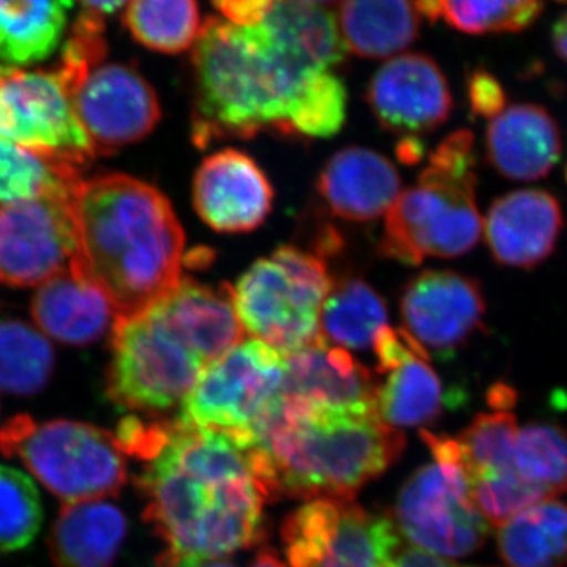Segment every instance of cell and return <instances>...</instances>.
<instances>
[{
	"instance_id": "6da1fadb",
	"label": "cell",
	"mask_w": 567,
	"mask_h": 567,
	"mask_svg": "<svg viewBox=\"0 0 567 567\" xmlns=\"http://www.w3.org/2000/svg\"><path fill=\"white\" fill-rule=\"evenodd\" d=\"M346 52L330 11L292 0H278L259 24L208 18L193 47L194 144L207 148L267 130L290 136L306 89Z\"/></svg>"
},
{
	"instance_id": "7a4b0ae2",
	"label": "cell",
	"mask_w": 567,
	"mask_h": 567,
	"mask_svg": "<svg viewBox=\"0 0 567 567\" xmlns=\"http://www.w3.org/2000/svg\"><path fill=\"white\" fill-rule=\"evenodd\" d=\"M145 464L136 486L147 499L144 518L164 544L156 567L221 558L264 540L268 495L245 440L169 421Z\"/></svg>"
},
{
	"instance_id": "3957f363",
	"label": "cell",
	"mask_w": 567,
	"mask_h": 567,
	"mask_svg": "<svg viewBox=\"0 0 567 567\" xmlns=\"http://www.w3.org/2000/svg\"><path fill=\"white\" fill-rule=\"evenodd\" d=\"M71 215L76 252L70 265L106 295L115 320L148 311L181 282L185 234L155 186L123 174L81 181Z\"/></svg>"
},
{
	"instance_id": "277c9868",
	"label": "cell",
	"mask_w": 567,
	"mask_h": 567,
	"mask_svg": "<svg viewBox=\"0 0 567 567\" xmlns=\"http://www.w3.org/2000/svg\"><path fill=\"white\" fill-rule=\"evenodd\" d=\"M268 502L352 496L394 464L405 439L377 416L319 412L281 393L251 431Z\"/></svg>"
},
{
	"instance_id": "5b68a950",
	"label": "cell",
	"mask_w": 567,
	"mask_h": 567,
	"mask_svg": "<svg viewBox=\"0 0 567 567\" xmlns=\"http://www.w3.org/2000/svg\"><path fill=\"white\" fill-rule=\"evenodd\" d=\"M473 134L451 133L429 155V166L386 213L380 252L405 265L425 257L453 259L475 248L483 233L476 207Z\"/></svg>"
},
{
	"instance_id": "8992f818",
	"label": "cell",
	"mask_w": 567,
	"mask_h": 567,
	"mask_svg": "<svg viewBox=\"0 0 567 567\" xmlns=\"http://www.w3.org/2000/svg\"><path fill=\"white\" fill-rule=\"evenodd\" d=\"M331 286L319 256L281 246L235 284V311L245 333L287 357L322 339L320 312Z\"/></svg>"
},
{
	"instance_id": "52a82bcc",
	"label": "cell",
	"mask_w": 567,
	"mask_h": 567,
	"mask_svg": "<svg viewBox=\"0 0 567 567\" xmlns=\"http://www.w3.org/2000/svg\"><path fill=\"white\" fill-rule=\"evenodd\" d=\"M0 451L20 458L66 505L117 495L126 483L128 468L117 439L92 424L11 417L0 429Z\"/></svg>"
},
{
	"instance_id": "ba28073f",
	"label": "cell",
	"mask_w": 567,
	"mask_h": 567,
	"mask_svg": "<svg viewBox=\"0 0 567 567\" xmlns=\"http://www.w3.org/2000/svg\"><path fill=\"white\" fill-rule=\"evenodd\" d=\"M434 464L421 466L399 492L394 516L406 540L443 558L475 554L488 522L473 502L457 439L421 431Z\"/></svg>"
},
{
	"instance_id": "9c48e42d",
	"label": "cell",
	"mask_w": 567,
	"mask_h": 567,
	"mask_svg": "<svg viewBox=\"0 0 567 567\" xmlns=\"http://www.w3.org/2000/svg\"><path fill=\"white\" fill-rule=\"evenodd\" d=\"M111 350L107 394L112 402L134 412L173 409L205 369L156 305L132 319L115 320Z\"/></svg>"
},
{
	"instance_id": "30bf717a",
	"label": "cell",
	"mask_w": 567,
	"mask_h": 567,
	"mask_svg": "<svg viewBox=\"0 0 567 567\" xmlns=\"http://www.w3.org/2000/svg\"><path fill=\"white\" fill-rule=\"evenodd\" d=\"M286 357L244 339L210 364L183 399L182 423L248 436L282 393ZM252 440V439H251Z\"/></svg>"
},
{
	"instance_id": "8fae6325",
	"label": "cell",
	"mask_w": 567,
	"mask_h": 567,
	"mask_svg": "<svg viewBox=\"0 0 567 567\" xmlns=\"http://www.w3.org/2000/svg\"><path fill=\"white\" fill-rule=\"evenodd\" d=\"M290 567H388L401 547L393 520L352 499L316 498L284 520Z\"/></svg>"
},
{
	"instance_id": "7c38bea8",
	"label": "cell",
	"mask_w": 567,
	"mask_h": 567,
	"mask_svg": "<svg viewBox=\"0 0 567 567\" xmlns=\"http://www.w3.org/2000/svg\"><path fill=\"white\" fill-rule=\"evenodd\" d=\"M0 137L78 169L96 153L58 71L0 76Z\"/></svg>"
},
{
	"instance_id": "4fadbf2b",
	"label": "cell",
	"mask_w": 567,
	"mask_h": 567,
	"mask_svg": "<svg viewBox=\"0 0 567 567\" xmlns=\"http://www.w3.org/2000/svg\"><path fill=\"white\" fill-rule=\"evenodd\" d=\"M73 189L0 205V281L41 286L70 267L76 252Z\"/></svg>"
},
{
	"instance_id": "5bb4252c",
	"label": "cell",
	"mask_w": 567,
	"mask_h": 567,
	"mask_svg": "<svg viewBox=\"0 0 567 567\" xmlns=\"http://www.w3.org/2000/svg\"><path fill=\"white\" fill-rule=\"evenodd\" d=\"M71 103L96 152L144 140L162 117L152 85L122 63H100L89 71L71 92Z\"/></svg>"
},
{
	"instance_id": "9a60e30c",
	"label": "cell",
	"mask_w": 567,
	"mask_h": 567,
	"mask_svg": "<svg viewBox=\"0 0 567 567\" xmlns=\"http://www.w3.org/2000/svg\"><path fill=\"white\" fill-rule=\"evenodd\" d=\"M486 300L476 279L451 270H425L406 284L404 330L436 358H450L483 324Z\"/></svg>"
},
{
	"instance_id": "2e32d148",
	"label": "cell",
	"mask_w": 567,
	"mask_h": 567,
	"mask_svg": "<svg viewBox=\"0 0 567 567\" xmlns=\"http://www.w3.org/2000/svg\"><path fill=\"white\" fill-rule=\"evenodd\" d=\"M383 128L415 137L434 132L450 118L453 95L445 74L425 54H399L380 66L365 93Z\"/></svg>"
},
{
	"instance_id": "e0dca14e",
	"label": "cell",
	"mask_w": 567,
	"mask_h": 567,
	"mask_svg": "<svg viewBox=\"0 0 567 567\" xmlns=\"http://www.w3.org/2000/svg\"><path fill=\"white\" fill-rule=\"evenodd\" d=\"M274 197V186L262 167L235 148L207 156L194 175V208L216 233H251L262 226Z\"/></svg>"
},
{
	"instance_id": "ac0fdd59",
	"label": "cell",
	"mask_w": 567,
	"mask_h": 567,
	"mask_svg": "<svg viewBox=\"0 0 567 567\" xmlns=\"http://www.w3.org/2000/svg\"><path fill=\"white\" fill-rule=\"evenodd\" d=\"M377 390L379 383L365 365L323 339L286 357L282 393L319 412L377 413Z\"/></svg>"
},
{
	"instance_id": "d6986e66",
	"label": "cell",
	"mask_w": 567,
	"mask_h": 567,
	"mask_svg": "<svg viewBox=\"0 0 567 567\" xmlns=\"http://www.w3.org/2000/svg\"><path fill=\"white\" fill-rule=\"evenodd\" d=\"M563 224L557 197L543 189H520L492 204L484 233L496 262L535 268L554 252Z\"/></svg>"
},
{
	"instance_id": "ffe728a7",
	"label": "cell",
	"mask_w": 567,
	"mask_h": 567,
	"mask_svg": "<svg viewBox=\"0 0 567 567\" xmlns=\"http://www.w3.org/2000/svg\"><path fill=\"white\" fill-rule=\"evenodd\" d=\"M317 189L333 215L347 221H374L402 193L401 175L382 153L342 148L328 159Z\"/></svg>"
},
{
	"instance_id": "44dd1931",
	"label": "cell",
	"mask_w": 567,
	"mask_h": 567,
	"mask_svg": "<svg viewBox=\"0 0 567 567\" xmlns=\"http://www.w3.org/2000/svg\"><path fill=\"white\" fill-rule=\"evenodd\" d=\"M488 163L511 181L546 177L561 158L557 122L537 104H514L492 118L486 133Z\"/></svg>"
},
{
	"instance_id": "7402d4cb",
	"label": "cell",
	"mask_w": 567,
	"mask_h": 567,
	"mask_svg": "<svg viewBox=\"0 0 567 567\" xmlns=\"http://www.w3.org/2000/svg\"><path fill=\"white\" fill-rule=\"evenodd\" d=\"M156 306L205 365L244 341L245 330L235 311L233 287L226 284L215 287L182 278L173 292Z\"/></svg>"
},
{
	"instance_id": "603a6c76",
	"label": "cell",
	"mask_w": 567,
	"mask_h": 567,
	"mask_svg": "<svg viewBox=\"0 0 567 567\" xmlns=\"http://www.w3.org/2000/svg\"><path fill=\"white\" fill-rule=\"evenodd\" d=\"M32 316L44 334L70 346L92 344L115 323L106 295L71 265L41 284Z\"/></svg>"
},
{
	"instance_id": "cb8c5ba5",
	"label": "cell",
	"mask_w": 567,
	"mask_h": 567,
	"mask_svg": "<svg viewBox=\"0 0 567 567\" xmlns=\"http://www.w3.org/2000/svg\"><path fill=\"white\" fill-rule=\"evenodd\" d=\"M125 514L106 499L62 507L50 535L55 567H111L126 536Z\"/></svg>"
},
{
	"instance_id": "d4e9b609",
	"label": "cell",
	"mask_w": 567,
	"mask_h": 567,
	"mask_svg": "<svg viewBox=\"0 0 567 567\" xmlns=\"http://www.w3.org/2000/svg\"><path fill=\"white\" fill-rule=\"evenodd\" d=\"M338 31L360 58H395L420 35L416 0H341Z\"/></svg>"
},
{
	"instance_id": "484cf974",
	"label": "cell",
	"mask_w": 567,
	"mask_h": 567,
	"mask_svg": "<svg viewBox=\"0 0 567 567\" xmlns=\"http://www.w3.org/2000/svg\"><path fill=\"white\" fill-rule=\"evenodd\" d=\"M498 554L505 567L567 566V505L544 499L499 525Z\"/></svg>"
},
{
	"instance_id": "4316f807",
	"label": "cell",
	"mask_w": 567,
	"mask_h": 567,
	"mask_svg": "<svg viewBox=\"0 0 567 567\" xmlns=\"http://www.w3.org/2000/svg\"><path fill=\"white\" fill-rule=\"evenodd\" d=\"M71 0H0V62L32 65L61 44Z\"/></svg>"
},
{
	"instance_id": "83f0119b",
	"label": "cell",
	"mask_w": 567,
	"mask_h": 567,
	"mask_svg": "<svg viewBox=\"0 0 567 567\" xmlns=\"http://www.w3.org/2000/svg\"><path fill=\"white\" fill-rule=\"evenodd\" d=\"M388 309L379 293L363 279L333 282L320 312V338L341 349L365 350L374 346L386 327Z\"/></svg>"
},
{
	"instance_id": "f1b7e54d",
	"label": "cell",
	"mask_w": 567,
	"mask_h": 567,
	"mask_svg": "<svg viewBox=\"0 0 567 567\" xmlns=\"http://www.w3.org/2000/svg\"><path fill=\"white\" fill-rule=\"evenodd\" d=\"M429 358H410L388 372L377 390V416L393 429L421 427L442 415L446 399Z\"/></svg>"
},
{
	"instance_id": "f546056e",
	"label": "cell",
	"mask_w": 567,
	"mask_h": 567,
	"mask_svg": "<svg viewBox=\"0 0 567 567\" xmlns=\"http://www.w3.org/2000/svg\"><path fill=\"white\" fill-rule=\"evenodd\" d=\"M546 0H416L429 21H445L470 35L525 31L543 13Z\"/></svg>"
},
{
	"instance_id": "4dcf8cb0",
	"label": "cell",
	"mask_w": 567,
	"mask_h": 567,
	"mask_svg": "<svg viewBox=\"0 0 567 567\" xmlns=\"http://www.w3.org/2000/svg\"><path fill=\"white\" fill-rule=\"evenodd\" d=\"M123 22L141 44L164 54L188 51L203 29L196 0H130Z\"/></svg>"
},
{
	"instance_id": "1f68e13d",
	"label": "cell",
	"mask_w": 567,
	"mask_h": 567,
	"mask_svg": "<svg viewBox=\"0 0 567 567\" xmlns=\"http://www.w3.org/2000/svg\"><path fill=\"white\" fill-rule=\"evenodd\" d=\"M81 181L78 167L0 137V205L69 193Z\"/></svg>"
},
{
	"instance_id": "d6a6232c",
	"label": "cell",
	"mask_w": 567,
	"mask_h": 567,
	"mask_svg": "<svg viewBox=\"0 0 567 567\" xmlns=\"http://www.w3.org/2000/svg\"><path fill=\"white\" fill-rule=\"evenodd\" d=\"M54 350L47 336L21 320H0V391L29 395L47 385Z\"/></svg>"
},
{
	"instance_id": "836d02e7",
	"label": "cell",
	"mask_w": 567,
	"mask_h": 567,
	"mask_svg": "<svg viewBox=\"0 0 567 567\" xmlns=\"http://www.w3.org/2000/svg\"><path fill=\"white\" fill-rule=\"evenodd\" d=\"M514 473L540 499L567 492V434L554 424L533 423L518 429Z\"/></svg>"
},
{
	"instance_id": "e575fe53",
	"label": "cell",
	"mask_w": 567,
	"mask_h": 567,
	"mask_svg": "<svg viewBox=\"0 0 567 567\" xmlns=\"http://www.w3.org/2000/svg\"><path fill=\"white\" fill-rule=\"evenodd\" d=\"M43 522L39 491L20 470L0 465V551L22 550Z\"/></svg>"
},
{
	"instance_id": "d590c367",
	"label": "cell",
	"mask_w": 567,
	"mask_h": 567,
	"mask_svg": "<svg viewBox=\"0 0 567 567\" xmlns=\"http://www.w3.org/2000/svg\"><path fill=\"white\" fill-rule=\"evenodd\" d=\"M347 112V91L333 71L319 74L306 89L290 136L330 137L342 128Z\"/></svg>"
},
{
	"instance_id": "8d00e7d4",
	"label": "cell",
	"mask_w": 567,
	"mask_h": 567,
	"mask_svg": "<svg viewBox=\"0 0 567 567\" xmlns=\"http://www.w3.org/2000/svg\"><path fill=\"white\" fill-rule=\"evenodd\" d=\"M470 107L477 117L495 118L506 107V92L494 74L476 69L466 81Z\"/></svg>"
},
{
	"instance_id": "74e56055",
	"label": "cell",
	"mask_w": 567,
	"mask_h": 567,
	"mask_svg": "<svg viewBox=\"0 0 567 567\" xmlns=\"http://www.w3.org/2000/svg\"><path fill=\"white\" fill-rule=\"evenodd\" d=\"M372 349L375 352L379 372H390L391 369L398 368L399 364L416 354L431 358L424 352L423 347L406 333L404 328L402 330H393L390 327L382 328L377 334Z\"/></svg>"
},
{
	"instance_id": "f35d334b",
	"label": "cell",
	"mask_w": 567,
	"mask_h": 567,
	"mask_svg": "<svg viewBox=\"0 0 567 567\" xmlns=\"http://www.w3.org/2000/svg\"><path fill=\"white\" fill-rule=\"evenodd\" d=\"M213 7L235 25L262 22L278 0H212Z\"/></svg>"
},
{
	"instance_id": "ab89813d",
	"label": "cell",
	"mask_w": 567,
	"mask_h": 567,
	"mask_svg": "<svg viewBox=\"0 0 567 567\" xmlns=\"http://www.w3.org/2000/svg\"><path fill=\"white\" fill-rule=\"evenodd\" d=\"M388 567H473L462 566L451 559L439 557V555L429 554L417 547H399L393 559Z\"/></svg>"
},
{
	"instance_id": "60d3db41",
	"label": "cell",
	"mask_w": 567,
	"mask_h": 567,
	"mask_svg": "<svg viewBox=\"0 0 567 567\" xmlns=\"http://www.w3.org/2000/svg\"><path fill=\"white\" fill-rule=\"evenodd\" d=\"M551 43H554V50L558 58L567 62V10L551 28Z\"/></svg>"
},
{
	"instance_id": "b9f144b4",
	"label": "cell",
	"mask_w": 567,
	"mask_h": 567,
	"mask_svg": "<svg viewBox=\"0 0 567 567\" xmlns=\"http://www.w3.org/2000/svg\"><path fill=\"white\" fill-rule=\"evenodd\" d=\"M78 2L84 7L85 11H91V13L102 17V14L115 13L125 3H128L130 0H78Z\"/></svg>"
},
{
	"instance_id": "7bdbcfd3",
	"label": "cell",
	"mask_w": 567,
	"mask_h": 567,
	"mask_svg": "<svg viewBox=\"0 0 567 567\" xmlns=\"http://www.w3.org/2000/svg\"><path fill=\"white\" fill-rule=\"evenodd\" d=\"M398 155L402 162L410 164L417 163L424 155L423 144L415 140V137H405V141L399 144Z\"/></svg>"
},
{
	"instance_id": "ee69618b",
	"label": "cell",
	"mask_w": 567,
	"mask_h": 567,
	"mask_svg": "<svg viewBox=\"0 0 567 567\" xmlns=\"http://www.w3.org/2000/svg\"><path fill=\"white\" fill-rule=\"evenodd\" d=\"M252 567H286L282 565L281 559L276 557L274 550L270 548H264L257 554V557L254 558Z\"/></svg>"
},
{
	"instance_id": "f6af8a7d",
	"label": "cell",
	"mask_w": 567,
	"mask_h": 567,
	"mask_svg": "<svg viewBox=\"0 0 567 567\" xmlns=\"http://www.w3.org/2000/svg\"><path fill=\"white\" fill-rule=\"evenodd\" d=\"M177 567H235L218 559H204V561H183Z\"/></svg>"
},
{
	"instance_id": "bcb514c9",
	"label": "cell",
	"mask_w": 567,
	"mask_h": 567,
	"mask_svg": "<svg viewBox=\"0 0 567 567\" xmlns=\"http://www.w3.org/2000/svg\"><path fill=\"white\" fill-rule=\"evenodd\" d=\"M292 2L306 7H316V9H324V7L333 6L338 0H292Z\"/></svg>"
},
{
	"instance_id": "7dc6e473",
	"label": "cell",
	"mask_w": 567,
	"mask_h": 567,
	"mask_svg": "<svg viewBox=\"0 0 567 567\" xmlns=\"http://www.w3.org/2000/svg\"><path fill=\"white\" fill-rule=\"evenodd\" d=\"M9 69H10V66L0 65V76H2V74L6 73V71Z\"/></svg>"
},
{
	"instance_id": "c3c4849f",
	"label": "cell",
	"mask_w": 567,
	"mask_h": 567,
	"mask_svg": "<svg viewBox=\"0 0 567 567\" xmlns=\"http://www.w3.org/2000/svg\"><path fill=\"white\" fill-rule=\"evenodd\" d=\"M566 181H567V171H566Z\"/></svg>"
}]
</instances>
